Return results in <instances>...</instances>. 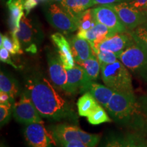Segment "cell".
I'll return each mask as SVG.
<instances>
[{"mask_svg":"<svg viewBox=\"0 0 147 147\" xmlns=\"http://www.w3.org/2000/svg\"><path fill=\"white\" fill-rule=\"evenodd\" d=\"M25 87L42 117L53 121L76 119L71 104L42 72L28 71L25 75Z\"/></svg>","mask_w":147,"mask_h":147,"instance_id":"6da1fadb","label":"cell"},{"mask_svg":"<svg viewBox=\"0 0 147 147\" xmlns=\"http://www.w3.org/2000/svg\"><path fill=\"white\" fill-rule=\"evenodd\" d=\"M102 81L114 91L133 92L130 71L119 60L110 64H101Z\"/></svg>","mask_w":147,"mask_h":147,"instance_id":"7a4b0ae2","label":"cell"},{"mask_svg":"<svg viewBox=\"0 0 147 147\" xmlns=\"http://www.w3.org/2000/svg\"><path fill=\"white\" fill-rule=\"evenodd\" d=\"M137 108V100L134 91H115L106 109L114 120L124 124L132 119Z\"/></svg>","mask_w":147,"mask_h":147,"instance_id":"3957f363","label":"cell"},{"mask_svg":"<svg viewBox=\"0 0 147 147\" xmlns=\"http://www.w3.org/2000/svg\"><path fill=\"white\" fill-rule=\"evenodd\" d=\"M43 12L49 24L59 32L67 34L78 29L79 18L58 3L47 1L43 5Z\"/></svg>","mask_w":147,"mask_h":147,"instance_id":"277c9868","label":"cell"},{"mask_svg":"<svg viewBox=\"0 0 147 147\" xmlns=\"http://www.w3.org/2000/svg\"><path fill=\"white\" fill-rule=\"evenodd\" d=\"M17 37L22 49L27 52L36 53L43 39V32L39 21L24 14L20 23Z\"/></svg>","mask_w":147,"mask_h":147,"instance_id":"5b68a950","label":"cell"},{"mask_svg":"<svg viewBox=\"0 0 147 147\" xmlns=\"http://www.w3.org/2000/svg\"><path fill=\"white\" fill-rule=\"evenodd\" d=\"M119 60L128 70L147 82V51L134 42L119 57Z\"/></svg>","mask_w":147,"mask_h":147,"instance_id":"8992f818","label":"cell"},{"mask_svg":"<svg viewBox=\"0 0 147 147\" xmlns=\"http://www.w3.org/2000/svg\"><path fill=\"white\" fill-rule=\"evenodd\" d=\"M12 115L18 122L25 125L43 122L41 115L26 91L22 93L19 100L14 104Z\"/></svg>","mask_w":147,"mask_h":147,"instance_id":"52a82bcc","label":"cell"},{"mask_svg":"<svg viewBox=\"0 0 147 147\" xmlns=\"http://www.w3.org/2000/svg\"><path fill=\"white\" fill-rule=\"evenodd\" d=\"M24 136L29 147H54L55 141L46 129L44 122L26 125Z\"/></svg>","mask_w":147,"mask_h":147,"instance_id":"ba28073f","label":"cell"},{"mask_svg":"<svg viewBox=\"0 0 147 147\" xmlns=\"http://www.w3.org/2000/svg\"><path fill=\"white\" fill-rule=\"evenodd\" d=\"M116 11L121 22L129 32L135 29L147 22L146 11L137 10L130 6L127 3L122 2L110 5Z\"/></svg>","mask_w":147,"mask_h":147,"instance_id":"9c48e42d","label":"cell"},{"mask_svg":"<svg viewBox=\"0 0 147 147\" xmlns=\"http://www.w3.org/2000/svg\"><path fill=\"white\" fill-rule=\"evenodd\" d=\"M47 62L49 76L51 81L57 89L67 92V71L61 60L59 54L49 51L47 53Z\"/></svg>","mask_w":147,"mask_h":147,"instance_id":"30bf717a","label":"cell"},{"mask_svg":"<svg viewBox=\"0 0 147 147\" xmlns=\"http://www.w3.org/2000/svg\"><path fill=\"white\" fill-rule=\"evenodd\" d=\"M92 12L97 23L104 25L115 33L127 32L116 11L110 5L95 7L92 8Z\"/></svg>","mask_w":147,"mask_h":147,"instance_id":"8fae6325","label":"cell"},{"mask_svg":"<svg viewBox=\"0 0 147 147\" xmlns=\"http://www.w3.org/2000/svg\"><path fill=\"white\" fill-rule=\"evenodd\" d=\"M67 75V93L75 94L79 91L85 93L91 82H93L88 76L84 68L79 65H76L71 69H66Z\"/></svg>","mask_w":147,"mask_h":147,"instance_id":"7c38bea8","label":"cell"},{"mask_svg":"<svg viewBox=\"0 0 147 147\" xmlns=\"http://www.w3.org/2000/svg\"><path fill=\"white\" fill-rule=\"evenodd\" d=\"M115 33L104 25L97 23L94 27L87 31H79L77 33V36L82 39L87 40L91 44L93 53L95 56L98 53L99 45L107 39L109 37L113 36Z\"/></svg>","mask_w":147,"mask_h":147,"instance_id":"4fadbf2b","label":"cell"},{"mask_svg":"<svg viewBox=\"0 0 147 147\" xmlns=\"http://www.w3.org/2000/svg\"><path fill=\"white\" fill-rule=\"evenodd\" d=\"M135 42L129 32L117 33L109 37L99 45V51H111L119 57L121 53Z\"/></svg>","mask_w":147,"mask_h":147,"instance_id":"5bb4252c","label":"cell"},{"mask_svg":"<svg viewBox=\"0 0 147 147\" xmlns=\"http://www.w3.org/2000/svg\"><path fill=\"white\" fill-rule=\"evenodd\" d=\"M50 133L55 142L62 146L73 140L80 141L79 127L68 123H60L50 127Z\"/></svg>","mask_w":147,"mask_h":147,"instance_id":"9a60e30c","label":"cell"},{"mask_svg":"<svg viewBox=\"0 0 147 147\" xmlns=\"http://www.w3.org/2000/svg\"><path fill=\"white\" fill-rule=\"evenodd\" d=\"M51 39L57 48L58 54L65 69L74 67L76 61L74 58L70 43L65 37L60 33H55L51 35Z\"/></svg>","mask_w":147,"mask_h":147,"instance_id":"2e32d148","label":"cell"},{"mask_svg":"<svg viewBox=\"0 0 147 147\" xmlns=\"http://www.w3.org/2000/svg\"><path fill=\"white\" fill-rule=\"evenodd\" d=\"M26 0H7L6 5L9 10V25L11 34H16L20 23L24 14Z\"/></svg>","mask_w":147,"mask_h":147,"instance_id":"e0dca14e","label":"cell"},{"mask_svg":"<svg viewBox=\"0 0 147 147\" xmlns=\"http://www.w3.org/2000/svg\"><path fill=\"white\" fill-rule=\"evenodd\" d=\"M69 43L74 58L76 63L83 61L91 57L95 56L91 44L87 40L79 38L76 35L71 37Z\"/></svg>","mask_w":147,"mask_h":147,"instance_id":"ac0fdd59","label":"cell"},{"mask_svg":"<svg viewBox=\"0 0 147 147\" xmlns=\"http://www.w3.org/2000/svg\"><path fill=\"white\" fill-rule=\"evenodd\" d=\"M87 92H89L101 106L106 108L115 91L107 86L93 81L88 88Z\"/></svg>","mask_w":147,"mask_h":147,"instance_id":"d6986e66","label":"cell"},{"mask_svg":"<svg viewBox=\"0 0 147 147\" xmlns=\"http://www.w3.org/2000/svg\"><path fill=\"white\" fill-rule=\"evenodd\" d=\"M100 105L89 92L83 93L77 102L78 112L80 117H87Z\"/></svg>","mask_w":147,"mask_h":147,"instance_id":"ffe728a7","label":"cell"},{"mask_svg":"<svg viewBox=\"0 0 147 147\" xmlns=\"http://www.w3.org/2000/svg\"><path fill=\"white\" fill-rule=\"evenodd\" d=\"M0 91L5 92L15 100L19 93V87L16 80L10 75L1 70L0 72Z\"/></svg>","mask_w":147,"mask_h":147,"instance_id":"44dd1931","label":"cell"},{"mask_svg":"<svg viewBox=\"0 0 147 147\" xmlns=\"http://www.w3.org/2000/svg\"><path fill=\"white\" fill-rule=\"evenodd\" d=\"M0 48H5L12 55H21L23 53L17 35L11 33L10 36L2 34L0 35Z\"/></svg>","mask_w":147,"mask_h":147,"instance_id":"7402d4cb","label":"cell"},{"mask_svg":"<svg viewBox=\"0 0 147 147\" xmlns=\"http://www.w3.org/2000/svg\"><path fill=\"white\" fill-rule=\"evenodd\" d=\"M93 5H94L93 0H65V9L78 18L84 11Z\"/></svg>","mask_w":147,"mask_h":147,"instance_id":"603a6c76","label":"cell"},{"mask_svg":"<svg viewBox=\"0 0 147 147\" xmlns=\"http://www.w3.org/2000/svg\"><path fill=\"white\" fill-rule=\"evenodd\" d=\"M77 63L83 67L92 81H95L98 78L101 69V64L96 56H93Z\"/></svg>","mask_w":147,"mask_h":147,"instance_id":"cb8c5ba5","label":"cell"},{"mask_svg":"<svg viewBox=\"0 0 147 147\" xmlns=\"http://www.w3.org/2000/svg\"><path fill=\"white\" fill-rule=\"evenodd\" d=\"M129 32L133 37L136 43L147 51V22Z\"/></svg>","mask_w":147,"mask_h":147,"instance_id":"d4e9b609","label":"cell"},{"mask_svg":"<svg viewBox=\"0 0 147 147\" xmlns=\"http://www.w3.org/2000/svg\"><path fill=\"white\" fill-rule=\"evenodd\" d=\"M87 120L89 123L92 125H99L112 121L103 106L101 105H99L93 113L88 116Z\"/></svg>","mask_w":147,"mask_h":147,"instance_id":"484cf974","label":"cell"},{"mask_svg":"<svg viewBox=\"0 0 147 147\" xmlns=\"http://www.w3.org/2000/svg\"><path fill=\"white\" fill-rule=\"evenodd\" d=\"M126 136L120 134L111 133L108 135L100 147H125Z\"/></svg>","mask_w":147,"mask_h":147,"instance_id":"4316f807","label":"cell"},{"mask_svg":"<svg viewBox=\"0 0 147 147\" xmlns=\"http://www.w3.org/2000/svg\"><path fill=\"white\" fill-rule=\"evenodd\" d=\"M97 21L93 16L92 9L84 11L83 13L79 17V31H87L94 27Z\"/></svg>","mask_w":147,"mask_h":147,"instance_id":"83f0119b","label":"cell"},{"mask_svg":"<svg viewBox=\"0 0 147 147\" xmlns=\"http://www.w3.org/2000/svg\"><path fill=\"white\" fill-rule=\"evenodd\" d=\"M80 141L88 147H95L100 142L101 139L100 134H89L79 128Z\"/></svg>","mask_w":147,"mask_h":147,"instance_id":"f1b7e54d","label":"cell"},{"mask_svg":"<svg viewBox=\"0 0 147 147\" xmlns=\"http://www.w3.org/2000/svg\"><path fill=\"white\" fill-rule=\"evenodd\" d=\"M125 147H147V142L144 138L137 134H128L126 136Z\"/></svg>","mask_w":147,"mask_h":147,"instance_id":"f546056e","label":"cell"},{"mask_svg":"<svg viewBox=\"0 0 147 147\" xmlns=\"http://www.w3.org/2000/svg\"><path fill=\"white\" fill-rule=\"evenodd\" d=\"M13 103L0 104V125L1 127L6 124L10 120L11 114L13 111Z\"/></svg>","mask_w":147,"mask_h":147,"instance_id":"4dcf8cb0","label":"cell"},{"mask_svg":"<svg viewBox=\"0 0 147 147\" xmlns=\"http://www.w3.org/2000/svg\"><path fill=\"white\" fill-rule=\"evenodd\" d=\"M100 64H110L117 61L119 59L117 55L109 51L100 50L96 55Z\"/></svg>","mask_w":147,"mask_h":147,"instance_id":"1f68e13d","label":"cell"},{"mask_svg":"<svg viewBox=\"0 0 147 147\" xmlns=\"http://www.w3.org/2000/svg\"><path fill=\"white\" fill-rule=\"evenodd\" d=\"M10 54V53L7 49H5V48H0V60H1V61L12 65V67L16 69L17 66L11 59Z\"/></svg>","mask_w":147,"mask_h":147,"instance_id":"d6a6232c","label":"cell"},{"mask_svg":"<svg viewBox=\"0 0 147 147\" xmlns=\"http://www.w3.org/2000/svg\"><path fill=\"white\" fill-rule=\"evenodd\" d=\"M127 3L132 8L139 10L146 11L147 8V0H135Z\"/></svg>","mask_w":147,"mask_h":147,"instance_id":"836d02e7","label":"cell"},{"mask_svg":"<svg viewBox=\"0 0 147 147\" xmlns=\"http://www.w3.org/2000/svg\"><path fill=\"white\" fill-rule=\"evenodd\" d=\"M42 1V0H26L25 3V15H28L30 13L31 10L34 9L35 7H36Z\"/></svg>","mask_w":147,"mask_h":147,"instance_id":"e575fe53","label":"cell"},{"mask_svg":"<svg viewBox=\"0 0 147 147\" xmlns=\"http://www.w3.org/2000/svg\"><path fill=\"white\" fill-rule=\"evenodd\" d=\"M93 2L94 5H110L123 2V0H93Z\"/></svg>","mask_w":147,"mask_h":147,"instance_id":"d590c367","label":"cell"},{"mask_svg":"<svg viewBox=\"0 0 147 147\" xmlns=\"http://www.w3.org/2000/svg\"><path fill=\"white\" fill-rule=\"evenodd\" d=\"M13 103L14 104V100L11 97L10 95L5 92L0 91V104H7V103Z\"/></svg>","mask_w":147,"mask_h":147,"instance_id":"8d00e7d4","label":"cell"},{"mask_svg":"<svg viewBox=\"0 0 147 147\" xmlns=\"http://www.w3.org/2000/svg\"><path fill=\"white\" fill-rule=\"evenodd\" d=\"M62 147H88L82 142L79 140H73L71 142L65 143L61 146Z\"/></svg>","mask_w":147,"mask_h":147,"instance_id":"74e56055","label":"cell"},{"mask_svg":"<svg viewBox=\"0 0 147 147\" xmlns=\"http://www.w3.org/2000/svg\"><path fill=\"white\" fill-rule=\"evenodd\" d=\"M42 1H52V2H55L56 3H58L65 8V0H42Z\"/></svg>","mask_w":147,"mask_h":147,"instance_id":"f35d334b","label":"cell"},{"mask_svg":"<svg viewBox=\"0 0 147 147\" xmlns=\"http://www.w3.org/2000/svg\"><path fill=\"white\" fill-rule=\"evenodd\" d=\"M1 3H4V2H6L7 0H1Z\"/></svg>","mask_w":147,"mask_h":147,"instance_id":"ab89813d","label":"cell"},{"mask_svg":"<svg viewBox=\"0 0 147 147\" xmlns=\"http://www.w3.org/2000/svg\"><path fill=\"white\" fill-rule=\"evenodd\" d=\"M1 147H6V146H4V145H3V144H1Z\"/></svg>","mask_w":147,"mask_h":147,"instance_id":"60d3db41","label":"cell"},{"mask_svg":"<svg viewBox=\"0 0 147 147\" xmlns=\"http://www.w3.org/2000/svg\"><path fill=\"white\" fill-rule=\"evenodd\" d=\"M146 14H147V8H146Z\"/></svg>","mask_w":147,"mask_h":147,"instance_id":"b9f144b4","label":"cell"}]
</instances>
